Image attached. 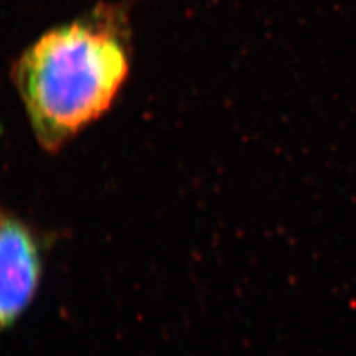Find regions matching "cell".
<instances>
[{
	"label": "cell",
	"instance_id": "obj_2",
	"mask_svg": "<svg viewBox=\"0 0 356 356\" xmlns=\"http://www.w3.org/2000/svg\"><path fill=\"white\" fill-rule=\"evenodd\" d=\"M47 254L44 233L0 205V334L13 328L35 302Z\"/></svg>",
	"mask_w": 356,
	"mask_h": 356
},
{
	"label": "cell",
	"instance_id": "obj_1",
	"mask_svg": "<svg viewBox=\"0 0 356 356\" xmlns=\"http://www.w3.org/2000/svg\"><path fill=\"white\" fill-rule=\"evenodd\" d=\"M129 74V49L111 13L55 27L27 48L14 81L38 143L58 152L102 118Z\"/></svg>",
	"mask_w": 356,
	"mask_h": 356
}]
</instances>
